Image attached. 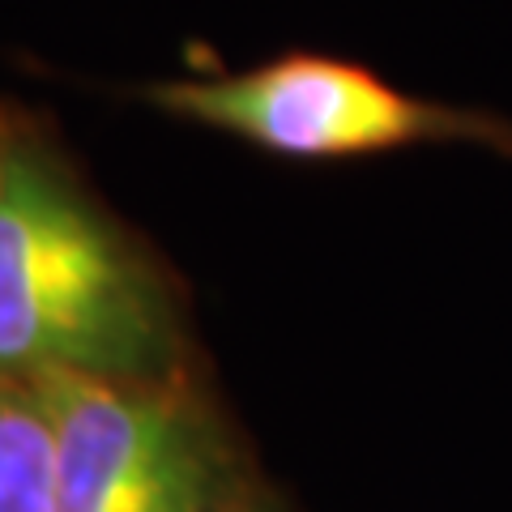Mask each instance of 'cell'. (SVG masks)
<instances>
[{"instance_id": "cell-2", "label": "cell", "mask_w": 512, "mask_h": 512, "mask_svg": "<svg viewBox=\"0 0 512 512\" xmlns=\"http://www.w3.org/2000/svg\"><path fill=\"white\" fill-rule=\"evenodd\" d=\"M141 99L175 120L214 128L295 163H333L410 146H483L512 158L508 116L419 99L363 64L320 52H291L227 77L146 86Z\"/></svg>"}, {"instance_id": "cell-3", "label": "cell", "mask_w": 512, "mask_h": 512, "mask_svg": "<svg viewBox=\"0 0 512 512\" xmlns=\"http://www.w3.org/2000/svg\"><path fill=\"white\" fill-rule=\"evenodd\" d=\"M56 431L52 512H214L218 448L167 380L35 376Z\"/></svg>"}, {"instance_id": "cell-5", "label": "cell", "mask_w": 512, "mask_h": 512, "mask_svg": "<svg viewBox=\"0 0 512 512\" xmlns=\"http://www.w3.org/2000/svg\"><path fill=\"white\" fill-rule=\"evenodd\" d=\"M0 146H5V133H0Z\"/></svg>"}, {"instance_id": "cell-4", "label": "cell", "mask_w": 512, "mask_h": 512, "mask_svg": "<svg viewBox=\"0 0 512 512\" xmlns=\"http://www.w3.org/2000/svg\"><path fill=\"white\" fill-rule=\"evenodd\" d=\"M56 431L35 380L0 376V512H52Z\"/></svg>"}, {"instance_id": "cell-1", "label": "cell", "mask_w": 512, "mask_h": 512, "mask_svg": "<svg viewBox=\"0 0 512 512\" xmlns=\"http://www.w3.org/2000/svg\"><path fill=\"white\" fill-rule=\"evenodd\" d=\"M175 312L141 256L52 154L0 146V376L163 380Z\"/></svg>"}]
</instances>
